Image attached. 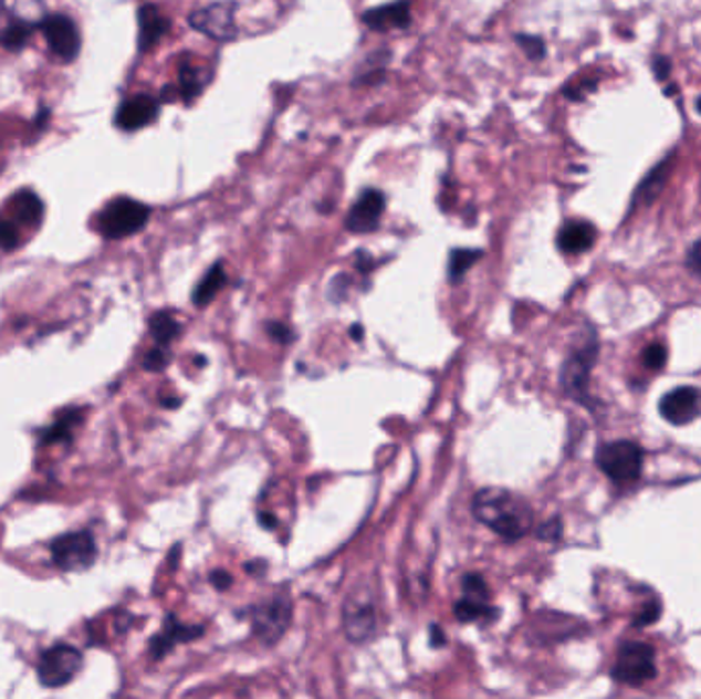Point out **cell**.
I'll return each instance as SVG.
<instances>
[{
  "instance_id": "60d3db41",
  "label": "cell",
  "mask_w": 701,
  "mask_h": 699,
  "mask_svg": "<svg viewBox=\"0 0 701 699\" xmlns=\"http://www.w3.org/2000/svg\"><path fill=\"white\" fill-rule=\"evenodd\" d=\"M365 328L362 324H353L350 326L349 336L355 343H362L364 341Z\"/></svg>"
},
{
  "instance_id": "ac0fdd59",
  "label": "cell",
  "mask_w": 701,
  "mask_h": 699,
  "mask_svg": "<svg viewBox=\"0 0 701 699\" xmlns=\"http://www.w3.org/2000/svg\"><path fill=\"white\" fill-rule=\"evenodd\" d=\"M597 240V228L585 220H571L562 226L556 244L564 254H583L590 251Z\"/></svg>"
},
{
  "instance_id": "83f0119b",
  "label": "cell",
  "mask_w": 701,
  "mask_h": 699,
  "mask_svg": "<svg viewBox=\"0 0 701 699\" xmlns=\"http://www.w3.org/2000/svg\"><path fill=\"white\" fill-rule=\"evenodd\" d=\"M463 597L474 599V602H489L491 591L486 587V581L477 573L465 574L462 581Z\"/></svg>"
},
{
  "instance_id": "4fadbf2b",
  "label": "cell",
  "mask_w": 701,
  "mask_h": 699,
  "mask_svg": "<svg viewBox=\"0 0 701 699\" xmlns=\"http://www.w3.org/2000/svg\"><path fill=\"white\" fill-rule=\"evenodd\" d=\"M384 208H386L384 194L378 189H367L353 204V208L347 213V220H345V228L349 230L350 234H369V232L378 230Z\"/></svg>"
},
{
  "instance_id": "d4e9b609",
  "label": "cell",
  "mask_w": 701,
  "mask_h": 699,
  "mask_svg": "<svg viewBox=\"0 0 701 699\" xmlns=\"http://www.w3.org/2000/svg\"><path fill=\"white\" fill-rule=\"evenodd\" d=\"M79 422H81V410H76V408L66 410V413H64V417H60V419H57L50 429H45V431H43V446H54V444L71 441L72 434H74V429H76V425H79Z\"/></svg>"
},
{
  "instance_id": "8d00e7d4",
  "label": "cell",
  "mask_w": 701,
  "mask_h": 699,
  "mask_svg": "<svg viewBox=\"0 0 701 699\" xmlns=\"http://www.w3.org/2000/svg\"><path fill=\"white\" fill-rule=\"evenodd\" d=\"M558 535H561V521L558 519H554V521H550V523L540 528V538L542 540H556Z\"/></svg>"
},
{
  "instance_id": "52a82bcc",
  "label": "cell",
  "mask_w": 701,
  "mask_h": 699,
  "mask_svg": "<svg viewBox=\"0 0 701 699\" xmlns=\"http://www.w3.org/2000/svg\"><path fill=\"white\" fill-rule=\"evenodd\" d=\"M50 552L57 568L66 573H83L97 562V544L88 532L57 535L50 544Z\"/></svg>"
},
{
  "instance_id": "ba28073f",
  "label": "cell",
  "mask_w": 701,
  "mask_h": 699,
  "mask_svg": "<svg viewBox=\"0 0 701 699\" xmlns=\"http://www.w3.org/2000/svg\"><path fill=\"white\" fill-rule=\"evenodd\" d=\"M83 667V653L71 644H54L43 650L38 663V679L43 687L57 689L69 686Z\"/></svg>"
},
{
  "instance_id": "603a6c76",
  "label": "cell",
  "mask_w": 701,
  "mask_h": 699,
  "mask_svg": "<svg viewBox=\"0 0 701 699\" xmlns=\"http://www.w3.org/2000/svg\"><path fill=\"white\" fill-rule=\"evenodd\" d=\"M148 328H150V335L156 341V345H167L181 335L182 326L181 322L177 321L169 310H160L155 312L148 321Z\"/></svg>"
},
{
  "instance_id": "7a4b0ae2",
  "label": "cell",
  "mask_w": 701,
  "mask_h": 699,
  "mask_svg": "<svg viewBox=\"0 0 701 699\" xmlns=\"http://www.w3.org/2000/svg\"><path fill=\"white\" fill-rule=\"evenodd\" d=\"M43 220V204L33 191L23 189L9 197L0 208V249L14 251L23 244L31 230H38Z\"/></svg>"
},
{
  "instance_id": "e0dca14e",
  "label": "cell",
  "mask_w": 701,
  "mask_h": 699,
  "mask_svg": "<svg viewBox=\"0 0 701 699\" xmlns=\"http://www.w3.org/2000/svg\"><path fill=\"white\" fill-rule=\"evenodd\" d=\"M365 28L372 31H393V29H407L412 23L410 13V0H394L390 4L369 9L362 14Z\"/></svg>"
},
{
  "instance_id": "5b68a950",
  "label": "cell",
  "mask_w": 701,
  "mask_h": 699,
  "mask_svg": "<svg viewBox=\"0 0 701 699\" xmlns=\"http://www.w3.org/2000/svg\"><path fill=\"white\" fill-rule=\"evenodd\" d=\"M343 628L355 644H365L376 636L378 607L369 585H359L347 595L343 603Z\"/></svg>"
},
{
  "instance_id": "d6986e66",
  "label": "cell",
  "mask_w": 701,
  "mask_h": 699,
  "mask_svg": "<svg viewBox=\"0 0 701 699\" xmlns=\"http://www.w3.org/2000/svg\"><path fill=\"white\" fill-rule=\"evenodd\" d=\"M138 25H140V35H138L140 52H150L156 43L167 35L170 21L156 9L155 4H144L138 11Z\"/></svg>"
},
{
  "instance_id": "7bdbcfd3",
  "label": "cell",
  "mask_w": 701,
  "mask_h": 699,
  "mask_svg": "<svg viewBox=\"0 0 701 699\" xmlns=\"http://www.w3.org/2000/svg\"><path fill=\"white\" fill-rule=\"evenodd\" d=\"M196 362H197V365L208 364V362H206V357H197Z\"/></svg>"
},
{
  "instance_id": "44dd1931",
  "label": "cell",
  "mask_w": 701,
  "mask_h": 699,
  "mask_svg": "<svg viewBox=\"0 0 701 699\" xmlns=\"http://www.w3.org/2000/svg\"><path fill=\"white\" fill-rule=\"evenodd\" d=\"M226 283H228V275H226L224 263L210 267V271L197 283L191 295L197 309H206L210 302H213V298L222 292Z\"/></svg>"
},
{
  "instance_id": "484cf974",
  "label": "cell",
  "mask_w": 701,
  "mask_h": 699,
  "mask_svg": "<svg viewBox=\"0 0 701 699\" xmlns=\"http://www.w3.org/2000/svg\"><path fill=\"white\" fill-rule=\"evenodd\" d=\"M482 257L484 252L478 249H453L449 252L448 280L451 283H460Z\"/></svg>"
},
{
  "instance_id": "5bb4252c",
  "label": "cell",
  "mask_w": 701,
  "mask_h": 699,
  "mask_svg": "<svg viewBox=\"0 0 701 699\" xmlns=\"http://www.w3.org/2000/svg\"><path fill=\"white\" fill-rule=\"evenodd\" d=\"M206 634L203 626H191V624H181L177 616L165 617V626L156 634L155 638L148 644V653L155 660L167 657L170 650L177 644L193 643L197 638H201Z\"/></svg>"
},
{
  "instance_id": "30bf717a",
  "label": "cell",
  "mask_w": 701,
  "mask_h": 699,
  "mask_svg": "<svg viewBox=\"0 0 701 699\" xmlns=\"http://www.w3.org/2000/svg\"><path fill=\"white\" fill-rule=\"evenodd\" d=\"M614 679L624 686H642L657 675L655 650L642 643H626L617 653Z\"/></svg>"
},
{
  "instance_id": "3957f363",
  "label": "cell",
  "mask_w": 701,
  "mask_h": 699,
  "mask_svg": "<svg viewBox=\"0 0 701 699\" xmlns=\"http://www.w3.org/2000/svg\"><path fill=\"white\" fill-rule=\"evenodd\" d=\"M48 17L42 0H0V45L19 50Z\"/></svg>"
},
{
  "instance_id": "ee69618b",
  "label": "cell",
  "mask_w": 701,
  "mask_h": 699,
  "mask_svg": "<svg viewBox=\"0 0 701 699\" xmlns=\"http://www.w3.org/2000/svg\"><path fill=\"white\" fill-rule=\"evenodd\" d=\"M695 107H698V112L701 113V97L698 98V105H695Z\"/></svg>"
},
{
  "instance_id": "7402d4cb",
  "label": "cell",
  "mask_w": 701,
  "mask_h": 699,
  "mask_svg": "<svg viewBox=\"0 0 701 699\" xmlns=\"http://www.w3.org/2000/svg\"><path fill=\"white\" fill-rule=\"evenodd\" d=\"M669 175H671V158L662 160L660 165H657L646 175L640 187L636 189V197H634L636 204H652L660 196V191L665 189V185L669 181Z\"/></svg>"
},
{
  "instance_id": "d590c367",
  "label": "cell",
  "mask_w": 701,
  "mask_h": 699,
  "mask_svg": "<svg viewBox=\"0 0 701 699\" xmlns=\"http://www.w3.org/2000/svg\"><path fill=\"white\" fill-rule=\"evenodd\" d=\"M210 583L213 587L218 588V591H228L230 585H232V574L226 573L222 568H218V571H213L210 574Z\"/></svg>"
},
{
  "instance_id": "ab89813d",
  "label": "cell",
  "mask_w": 701,
  "mask_h": 699,
  "mask_svg": "<svg viewBox=\"0 0 701 699\" xmlns=\"http://www.w3.org/2000/svg\"><path fill=\"white\" fill-rule=\"evenodd\" d=\"M257 518H259V525H261V528H265V530H275V528H278V518H275V515H271V513L261 511Z\"/></svg>"
},
{
  "instance_id": "f1b7e54d",
  "label": "cell",
  "mask_w": 701,
  "mask_h": 699,
  "mask_svg": "<svg viewBox=\"0 0 701 699\" xmlns=\"http://www.w3.org/2000/svg\"><path fill=\"white\" fill-rule=\"evenodd\" d=\"M170 359H172V355H170L169 347H167V345H156L155 349H150L146 353V357H144V362H142V367H144L146 372L158 374V372H165V369L169 367Z\"/></svg>"
},
{
  "instance_id": "d6a6232c",
  "label": "cell",
  "mask_w": 701,
  "mask_h": 699,
  "mask_svg": "<svg viewBox=\"0 0 701 699\" xmlns=\"http://www.w3.org/2000/svg\"><path fill=\"white\" fill-rule=\"evenodd\" d=\"M688 269L691 271V275H695L698 280H701V238L698 242H693L691 249H689Z\"/></svg>"
},
{
  "instance_id": "8fae6325",
  "label": "cell",
  "mask_w": 701,
  "mask_h": 699,
  "mask_svg": "<svg viewBox=\"0 0 701 699\" xmlns=\"http://www.w3.org/2000/svg\"><path fill=\"white\" fill-rule=\"evenodd\" d=\"M234 2H211L189 17V25L216 42H232L239 35L234 21Z\"/></svg>"
},
{
  "instance_id": "4dcf8cb0",
  "label": "cell",
  "mask_w": 701,
  "mask_h": 699,
  "mask_svg": "<svg viewBox=\"0 0 701 699\" xmlns=\"http://www.w3.org/2000/svg\"><path fill=\"white\" fill-rule=\"evenodd\" d=\"M266 335L280 345H292L295 341V331L285 322L271 321L265 324Z\"/></svg>"
},
{
  "instance_id": "2e32d148",
  "label": "cell",
  "mask_w": 701,
  "mask_h": 699,
  "mask_svg": "<svg viewBox=\"0 0 701 699\" xmlns=\"http://www.w3.org/2000/svg\"><path fill=\"white\" fill-rule=\"evenodd\" d=\"M158 101L150 95H134L126 98L115 113V124L124 132H136L142 127L150 126L158 115Z\"/></svg>"
},
{
  "instance_id": "4316f807",
  "label": "cell",
  "mask_w": 701,
  "mask_h": 699,
  "mask_svg": "<svg viewBox=\"0 0 701 699\" xmlns=\"http://www.w3.org/2000/svg\"><path fill=\"white\" fill-rule=\"evenodd\" d=\"M203 86H206L203 72L191 64H182L181 71H179V95H181L182 101L191 103L193 98L201 95Z\"/></svg>"
},
{
  "instance_id": "b9f144b4",
  "label": "cell",
  "mask_w": 701,
  "mask_h": 699,
  "mask_svg": "<svg viewBox=\"0 0 701 699\" xmlns=\"http://www.w3.org/2000/svg\"><path fill=\"white\" fill-rule=\"evenodd\" d=\"M160 405L165 406V408H179L181 406V398H160Z\"/></svg>"
},
{
  "instance_id": "f35d334b",
  "label": "cell",
  "mask_w": 701,
  "mask_h": 699,
  "mask_svg": "<svg viewBox=\"0 0 701 699\" xmlns=\"http://www.w3.org/2000/svg\"><path fill=\"white\" fill-rule=\"evenodd\" d=\"M355 267H357L362 273H369V271L374 269V259H372V254L357 252V257H355Z\"/></svg>"
},
{
  "instance_id": "7c38bea8",
  "label": "cell",
  "mask_w": 701,
  "mask_h": 699,
  "mask_svg": "<svg viewBox=\"0 0 701 699\" xmlns=\"http://www.w3.org/2000/svg\"><path fill=\"white\" fill-rule=\"evenodd\" d=\"M43 38L54 56L72 62L81 52V33L76 23L66 14H48L42 21Z\"/></svg>"
},
{
  "instance_id": "9c48e42d",
  "label": "cell",
  "mask_w": 701,
  "mask_h": 699,
  "mask_svg": "<svg viewBox=\"0 0 701 699\" xmlns=\"http://www.w3.org/2000/svg\"><path fill=\"white\" fill-rule=\"evenodd\" d=\"M597 463L616 484H631L642 472V449L631 441L605 444L597 453Z\"/></svg>"
},
{
  "instance_id": "f546056e",
  "label": "cell",
  "mask_w": 701,
  "mask_h": 699,
  "mask_svg": "<svg viewBox=\"0 0 701 699\" xmlns=\"http://www.w3.org/2000/svg\"><path fill=\"white\" fill-rule=\"evenodd\" d=\"M517 43L521 45V50L525 52V56L530 60H544L546 56V43L542 38L537 35H527V33H517Z\"/></svg>"
},
{
  "instance_id": "1f68e13d",
  "label": "cell",
  "mask_w": 701,
  "mask_h": 699,
  "mask_svg": "<svg viewBox=\"0 0 701 699\" xmlns=\"http://www.w3.org/2000/svg\"><path fill=\"white\" fill-rule=\"evenodd\" d=\"M667 362V349L662 345H650L645 351V364L648 369H660Z\"/></svg>"
},
{
  "instance_id": "74e56055",
  "label": "cell",
  "mask_w": 701,
  "mask_h": 699,
  "mask_svg": "<svg viewBox=\"0 0 701 699\" xmlns=\"http://www.w3.org/2000/svg\"><path fill=\"white\" fill-rule=\"evenodd\" d=\"M429 632H431V646L433 648H443L448 644V638H446V634H443V629H441L439 624H431Z\"/></svg>"
},
{
  "instance_id": "8992f818",
  "label": "cell",
  "mask_w": 701,
  "mask_h": 699,
  "mask_svg": "<svg viewBox=\"0 0 701 699\" xmlns=\"http://www.w3.org/2000/svg\"><path fill=\"white\" fill-rule=\"evenodd\" d=\"M249 617L254 636L265 646H273L280 643L292 624V599L283 593L273 595L249 607Z\"/></svg>"
},
{
  "instance_id": "6da1fadb",
  "label": "cell",
  "mask_w": 701,
  "mask_h": 699,
  "mask_svg": "<svg viewBox=\"0 0 701 699\" xmlns=\"http://www.w3.org/2000/svg\"><path fill=\"white\" fill-rule=\"evenodd\" d=\"M474 518L505 542H517L532 532L533 511L525 499L511 490L486 487L472 501Z\"/></svg>"
},
{
  "instance_id": "cb8c5ba5",
  "label": "cell",
  "mask_w": 701,
  "mask_h": 699,
  "mask_svg": "<svg viewBox=\"0 0 701 699\" xmlns=\"http://www.w3.org/2000/svg\"><path fill=\"white\" fill-rule=\"evenodd\" d=\"M453 614L462 624H474V622H494L499 617V609L492 607L489 602H474V599L462 597L453 605Z\"/></svg>"
},
{
  "instance_id": "836d02e7",
  "label": "cell",
  "mask_w": 701,
  "mask_h": 699,
  "mask_svg": "<svg viewBox=\"0 0 701 699\" xmlns=\"http://www.w3.org/2000/svg\"><path fill=\"white\" fill-rule=\"evenodd\" d=\"M652 72H655V76L659 79L660 83H665L669 79V74H671V60L667 56L655 58Z\"/></svg>"
},
{
  "instance_id": "277c9868",
  "label": "cell",
  "mask_w": 701,
  "mask_h": 699,
  "mask_svg": "<svg viewBox=\"0 0 701 699\" xmlns=\"http://www.w3.org/2000/svg\"><path fill=\"white\" fill-rule=\"evenodd\" d=\"M150 220V208L132 197H115L95 216V230L107 240L138 234Z\"/></svg>"
},
{
  "instance_id": "e575fe53",
  "label": "cell",
  "mask_w": 701,
  "mask_h": 699,
  "mask_svg": "<svg viewBox=\"0 0 701 699\" xmlns=\"http://www.w3.org/2000/svg\"><path fill=\"white\" fill-rule=\"evenodd\" d=\"M587 84L589 83L573 84V86H568V88L564 91V95L571 98V101H583V98L587 97V93L595 91V84L597 83L590 84V86H587Z\"/></svg>"
},
{
  "instance_id": "ffe728a7",
  "label": "cell",
  "mask_w": 701,
  "mask_h": 699,
  "mask_svg": "<svg viewBox=\"0 0 701 699\" xmlns=\"http://www.w3.org/2000/svg\"><path fill=\"white\" fill-rule=\"evenodd\" d=\"M595 359V349L576 351L562 369V386L571 396H580L587 390L590 365Z\"/></svg>"
},
{
  "instance_id": "9a60e30c",
  "label": "cell",
  "mask_w": 701,
  "mask_h": 699,
  "mask_svg": "<svg viewBox=\"0 0 701 699\" xmlns=\"http://www.w3.org/2000/svg\"><path fill=\"white\" fill-rule=\"evenodd\" d=\"M660 415L671 425H688L701 415V390L681 386L660 400Z\"/></svg>"
}]
</instances>
